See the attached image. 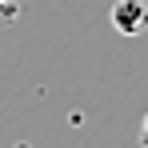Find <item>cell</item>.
I'll use <instances>...</instances> for the list:
<instances>
[{"instance_id":"3957f363","label":"cell","mask_w":148,"mask_h":148,"mask_svg":"<svg viewBox=\"0 0 148 148\" xmlns=\"http://www.w3.org/2000/svg\"><path fill=\"white\" fill-rule=\"evenodd\" d=\"M140 144L148 148V116H144V124H140Z\"/></svg>"},{"instance_id":"6da1fadb","label":"cell","mask_w":148,"mask_h":148,"mask_svg":"<svg viewBox=\"0 0 148 148\" xmlns=\"http://www.w3.org/2000/svg\"><path fill=\"white\" fill-rule=\"evenodd\" d=\"M112 28L120 36H140L148 32V4L144 0H116L112 4Z\"/></svg>"},{"instance_id":"7a4b0ae2","label":"cell","mask_w":148,"mask_h":148,"mask_svg":"<svg viewBox=\"0 0 148 148\" xmlns=\"http://www.w3.org/2000/svg\"><path fill=\"white\" fill-rule=\"evenodd\" d=\"M16 12H20V8H16V4H12V0H0V20H12V16H16Z\"/></svg>"}]
</instances>
